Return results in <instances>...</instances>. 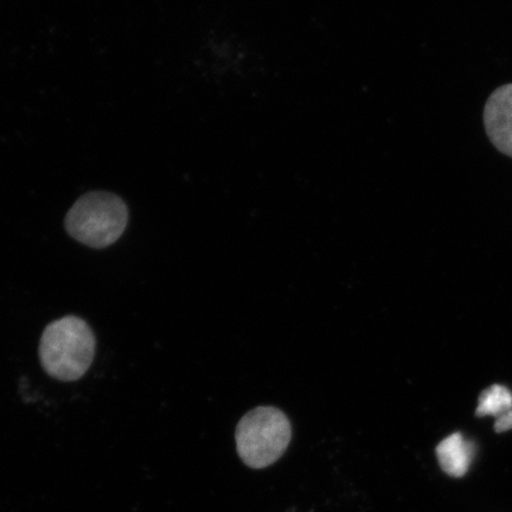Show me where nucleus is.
<instances>
[{"label":"nucleus","instance_id":"f257e3e1","mask_svg":"<svg viewBox=\"0 0 512 512\" xmlns=\"http://www.w3.org/2000/svg\"><path fill=\"white\" fill-rule=\"evenodd\" d=\"M95 337L85 320L67 316L49 324L40 344V358L46 373L56 380H80L91 368Z\"/></svg>","mask_w":512,"mask_h":512},{"label":"nucleus","instance_id":"f03ea898","mask_svg":"<svg viewBox=\"0 0 512 512\" xmlns=\"http://www.w3.org/2000/svg\"><path fill=\"white\" fill-rule=\"evenodd\" d=\"M127 223L128 209L119 196L106 191H92L74 203L64 226L76 241L101 249L117 242Z\"/></svg>","mask_w":512,"mask_h":512},{"label":"nucleus","instance_id":"7ed1b4c3","mask_svg":"<svg viewBox=\"0 0 512 512\" xmlns=\"http://www.w3.org/2000/svg\"><path fill=\"white\" fill-rule=\"evenodd\" d=\"M235 439L242 462L251 469H265L278 462L290 445L291 422L278 408H255L239 422Z\"/></svg>","mask_w":512,"mask_h":512},{"label":"nucleus","instance_id":"20e7f679","mask_svg":"<svg viewBox=\"0 0 512 512\" xmlns=\"http://www.w3.org/2000/svg\"><path fill=\"white\" fill-rule=\"evenodd\" d=\"M484 125L496 149L512 157V83L497 88L486 101Z\"/></svg>","mask_w":512,"mask_h":512},{"label":"nucleus","instance_id":"39448f33","mask_svg":"<svg viewBox=\"0 0 512 512\" xmlns=\"http://www.w3.org/2000/svg\"><path fill=\"white\" fill-rule=\"evenodd\" d=\"M441 470L447 476L462 478L469 472L475 458V444L466 440L462 433H453L435 448Z\"/></svg>","mask_w":512,"mask_h":512},{"label":"nucleus","instance_id":"423d86ee","mask_svg":"<svg viewBox=\"0 0 512 512\" xmlns=\"http://www.w3.org/2000/svg\"><path fill=\"white\" fill-rule=\"evenodd\" d=\"M489 415L496 418V433L512 430V393L508 388L494 384L480 394L476 416L484 418Z\"/></svg>","mask_w":512,"mask_h":512}]
</instances>
